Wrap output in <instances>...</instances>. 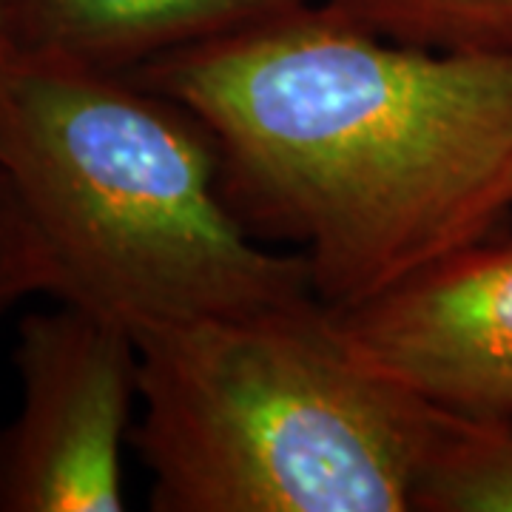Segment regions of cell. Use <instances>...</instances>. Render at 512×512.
Returning <instances> with one entry per match:
<instances>
[{
  "instance_id": "obj_1",
  "label": "cell",
  "mask_w": 512,
  "mask_h": 512,
  "mask_svg": "<svg viewBox=\"0 0 512 512\" xmlns=\"http://www.w3.org/2000/svg\"><path fill=\"white\" fill-rule=\"evenodd\" d=\"M128 77L208 126L231 211L293 242L328 308L510 217L512 55L410 46L308 0Z\"/></svg>"
},
{
  "instance_id": "obj_2",
  "label": "cell",
  "mask_w": 512,
  "mask_h": 512,
  "mask_svg": "<svg viewBox=\"0 0 512 512\" xmlns=\"http://www.w3.org/2000/svg\"><path fill=\"white\" fill-rule=\"evenodd\" d=\"M0 168L52 262L55 299L134 336L316 296L308 259L262 248L231 211L208 126L128 74L3 60Z\"/></svg>"
},
{
  "instance_id": "obj_3",
  "label": "cell",
  "mask_w": 512,
  "mask_h": 512,
  "mask_svg": "<svg viewBox=\"0 0 512 512\" xmlns=\"http://www.w3.org/2000/svg\"><path fill=\"white\" fill-rule=\"evenodd\" d=\"M134 339L128 444L154 512H413L430 407L362 365L316 296Z\"/></svg>"
},
{
  "instance_id": "obj_4",
  "label": "cell",
  "mask_w": 512,
  "mask_h": 512,
  "mask_svg": "<svg viewBox=\"0 0 512 512\" xmlns=\"http://www.w3.org/2000/svg\"><path fill=\"white\" fill-rule=\"evenodd\" d=\"M20 404L0 427V512H123V444L140 402L134 333L57 299L20 319Z\"/></svg>"
},
{
  "instance_id": "obj_5",
  "label": "cell",
  "mask_w": 512,
  "mask_h": 512,
  "mask_svg": "<svg viewBox=\"0 0 512 512\" xmlns=\"http://www.w3.org/2000/svg\"><path fill=\"white\" fill-rule=\"evenodd\" d=\"M328 311L353 356L407 396L512 421V237L481 239Z\"/></svg>"
},
{
  "instance_id": "obj_6",
  "label": "cell",
  "mask_w": 512,
  "mask_h": 512,
  "mask_svg": "<svg viewBox=\"0 0 512 512\" xmlns=\"http://www.w3.org/2000/svg\"><path fill=\"white\" fill-rule=\"evenodd\" d=\"M308 0H9L12 55L134 74Z\"/></svg>"
},
{
  "instance_id": "obj_7",
  "label": "cell",
  "mask_w": 512,
  "mask_h": 512,
  "mask_svg": "<svg viewBox=\"0 0 512 512\" xmlns=\"http://www.w3.org/2000/svg\"><path fill=\"white\" fill-rule=\"evenodd\" d=\"M413 512H512V421L430 407Z\"/></svg>"
},
{
  "instance_id": "obj_8",
  "label": "cell",
  "mask_w": 512,
  "mask_h": 512,
  "mask_svg": "<svg viewBox=\"0 0 512 512\" xmlns=\"http://www.w3.org/2000/svg\"><path fill=\"white\" fill-rule=\"evenodd\" d=\"M379 35L439 49L512 55V0H328Z\"/></svg>"
},
{
  "instance_id": "obj_9",
  "label": "cell",
  "mask_w": 512,
  "mask_h": 512,
  "mask_svg": "<svg viewBox=\"0 0 512 512\" xmlns=\"http://www.w3.org/2000/svg\"><path fill=\"white\" fill-rule=\"evenodd\" d=\"M55 291L52 262L0 168V311L32 293H49L55 299Z\"/></svg>"
},
{
  "instance_id": "obj_10",
  "label": "cell",
  "mask_w": 512,
  "mask_h": 512,
  "mask_svg": "<svg viewBox=\"0 0 512 512\" xmlns=\"http://www.w3.org/2000/svg\"><path fill=\"white\" fill-rule=\"evenodd\" d=\"M12 57V37H9V0H0V63Z\"/></svg>"
},
{
  "instance_id": "obj_11",
  "label": "cell",
  "mask_w": 512,
  "mask_h": 512,
  "mask_svg": "<svg viewBox=\"0 0 512 512\" xmlns=\"http://www.w3.org/2000/svg\"><path fill=\"white\" fill-rule=\"evenodd\" d=\"M510 197H512V180H510Z\"/></svg>"
}]
</instances>
